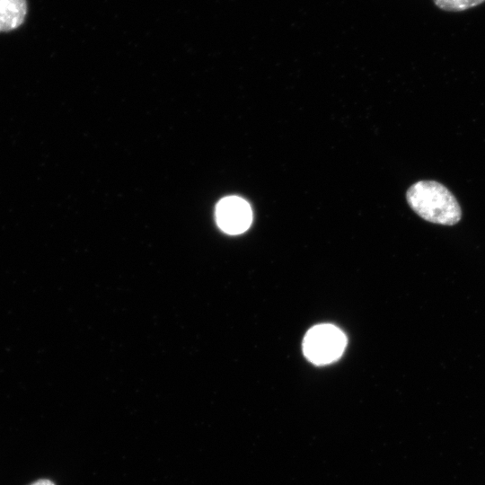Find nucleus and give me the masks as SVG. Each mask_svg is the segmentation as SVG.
<instances>
[{
    "instance_id": "nucleus-2",
    "label": "nucleus",
    "mask_w": 485,
    "mask_h": 485,
    "mask_svg": "<svg viewBox=\"0 0 485 485\" xmlns=\"http://www.w3.org/2000/svg\"><path fill=\"white\" fill-rule=\"evenodd\" d=\"M347 345L345 334L332 324L312 327L303 340L304 357L316 366H324L338 360Z\"/></svg>"
},
{
    "instance_id": "nucleus-3",
    "label": "nucleus",
    "mask_w": 485,
    "mask_h": 485,
    "mask_svg": "<svg viewBox=\"0 0 485 485\" xmlns=\"http://www.w3.org/2000/svg\"><path fill=\"white\" fill-rule=\"evenodd\" d=\"M216 223L229 234L245 232L251 224L252 213L246 200L236 196L222 198L216 208Z\"/></svg>"
},
{
    "instance_id": "nucleus-1",
    "label": "nucleus",
    "mask_w": 485,
    "mask_h": 485,
    "mask_svg": "<svg viewBox=\"0 0 485 485\" xmlns=\"http://www.w3.org/2000/svg\"><path fill=\"white\" fill-rule=\"evenodd\" d=\"M410 207L424 220L444 225L458 223L461 207L454 196L441 183L421 181L407 191Z\"/></svg>"
},
{
    "instance_id": "nucleus-6",
    "label": "nucleus",
    "mask_w": 485,
    "mask_h": 485,
    "mask_svg": "<svg viewBox=\"0 0 485 485\" xmlns=\"http://www.w3.org/2000/svg\"><path fill=\"white\" fill-rule=\"evenodd\" d=\"M28 485H56L54 481L49 479H39Z\"/></svg>"
},
{
    "instance_id": "nucleus-5",
    "label": "nucleus",
    "mask_w": 485,
    "mask_h": 485,
    "mask_svg": "<svg viewBox=\"0 0 485 485\" xmlns=\"http://www.w3.org/2000/svg\"><path fill=\"white\" fill-rule=\"evenodd\" d=\"M436 6L446 12H462L476 7L485 0H433Z\"/></svg>"
},
{
    "instance_id": "nucleus-4",
    "label": "nucleus",
    "mask_w": 485,
    "mask_h": 485,
    "mask_svg": "<svg viewBox=\"0 0 485 485\" xmlns=\"http://www.w3.org/2000/svg\"><path fill=\"white\" fill-rule=\"evenodd\" d=\"M27 13L26 0H0V32L18 28Z\"/></svg>"
}]
</instances>
